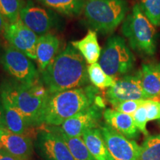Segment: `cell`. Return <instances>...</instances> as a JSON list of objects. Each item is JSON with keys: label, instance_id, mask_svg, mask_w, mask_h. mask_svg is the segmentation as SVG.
Returning a JSON list of instances; mask_svg holds the SVG:
<instances>
[{"label": "cell", "instance_id": "obj_26", "mask_svg": "<svg viewBox=\"0 0 160 160\" xmlns=\"http://www.w3.org/2000/svg\"><path fill=\"white\" fill-rule=\"evenodd\" d=\"M140 8L154 26H160V0H141Z\"/></svg>", "mask_w": 160, "mask_h": 160}, {"label": "cell", "instance_id": "obj_6", "mask_svg": "<svg viewBox=\"0 0 160 160\" xmlns=\"http://www.w3.org/2000/svg\"><path fill=\"white\" fill-rule=\"evenodd\" d=\"M135 58L125 40L119 36L108 39L102 51L99 64L108 75L115 79L133 69Z\"/></svg>", "mask_w": 160, "mask_h": 160}, {"label": "cell", "instance_id": "obj_8", "mask_svg": "<svg viewBox=\"0 0 160 160\" xmlns=\"http://www.w3.org/2000/svg\"><path fill=\"white\" fill-rule=\"evenodd\" d=\"M99 129L113 160H140L141 146L128 139L106 123Z\"/></svg>", "mask_w": 160, "mask_h": 160}, {"label": "cell", "instance_id": "obj_30", "mask_svg": "<svg viewBox=\"0 0 160 160\" xmlns=\"http://www.w3.org/2000/svg\"><path fill=\"white\" fill-rule=\"evenodd\" d=\"M0 160H19L17 157H13L5 149L0 150Z\"/></svg>", "mask_w": 160, "mask_h": 160}, {"label": "cell", "instance_id": "obj_32", "mask_svg": "<svg viewBox=\"0 0 160 160\" xmlns=\"http://www.w3.org/2000/svg\"><path fill=\"white\" fill-rule=\"evenodd\" d=\"M6 24H7V21H6L3 16L0 13V37L3 36L4 31H5V28Z\"/></svg>", "mask_w": 160, "mask_h": 160}, {"label": "cell", "instance_id": "obj_14", "mask_svg": "<svg viewBox=\"0 0 160 160\" xmlns=\"http://www.w3.org/2000/svg\"><path fill=\"white\" fill-rule=\"evenodd\" d=\"M2 148L19 160H31L33 144L29 137L16 134L6 130L0 138Z\"/></svg>", "mask_w": 160, "mask_h": 160}, {"label": "cell", "instance_id": "obj_17", "mask_svg": "<svg viewBox=\"0 0 160 160\" xmlns=\"http://www.w3.org/2000/svg\"><path fill=\"white\" fill-rule=\"evenodd\" d=\"M140 71L142 88L147 99L160 102V63L143 64Z\"/></svg>", "mask_w": 160, "mask_h": 160}, {"label": "cell", "instance_id": "obj_5", "mask_svg": "<svg viewBox=\"0 0 160 160\" xmlns=\"http://www.w3.org/2000/svg\"><path fill=\"white\" fill-rule=\"evenodd\" d=\"M122 31L129 45L139 54L152 57L157 52V33L154 25L145 17L139 4H136L124 20Z\"/></svg>", "mask_w": 160, "mask_h": 160}, {"label": "cell", "instance_id": "obj_24", "mask_svg": "<svg viewBox=\"0 0 160 160\" xmlns=\"http://www.w3.org/2000/svg\"><path fill=\"white\" fill-rule=\"evenodd\" d=\"M25 4L24 0H0V13L7 22L14 23L20 19V13Z\"/></svg>", "mask_w": 160, "mask_h": 160}, {"label": "cell", "instance_id": "obj_19", "mask_svg": "<svg viewBox=\"0 0 160 160\" xmlns=\"http://www.w3.org/2000/svg\"><path fill=\"white\" fill-rule=\"evenodd\" d=\"M82 138L96 160H113L99 128L88 130Z\"/></svg>", "mask_w": 160, "mask_h": 160}, {"label": "cell", "instance_id": "obj_11", "mask_svg": "<svg viewBox=\"0 0 160 160\" xmlns=\"http://www.w3.org/2000/svg\"><path fill=\"white\" fill-rule=\"evenodd\" d=\"M3 37L10 45L31 59H37V45L39 37L28 28L21 19L14 23L7 22Z\"/></svg>", "mask_w": 160, "mask_h": 160}, {"label": "cell", "instance_id": "obj_28", "mask_svg": "<svg viewBox=\"0 0 160 160\" xmlns=\"http://www.w3.org/2000/svg\"><path fill=\"white\" fill-rule=\"evenodd\" d=\"M146 100L147 99L128 100V101L122 102L113 108L116 111L132 116L140 106L145 103Z\"/></svg>", "mask_w": 160, "mask_h": 160}, {"label": "cell", "instance_id": "obj_1", "mask_svg": "<svg viewBox=\"0 0 160 160\" xmlns=\"http://www.w3.org/2000/svg\"><path fill=\"white\" fill-rule=\"evenodd\" d=\"M88 80L86 61L71 43L42 72V82L51 94L79 88Z\"/></svg>", "mask_w": 160, "mask_h": 160}, {"label": "cell", "instance_id": "obj_12", "mask_svg": "<svg viewBox=\"0 0 160 160\" xmlns=\"http://www.w3.org/2000/svg\"><path fill=\"white\" fill-rule=\"evenodd\" d=\"M106 99L113 107L128 100L148 99L142 88L141 71L117 80L115 85L106 91Z\"/></svg>", "mask_w": 160, "mask_h": 160}, {"label": "cell", "instance_id": "obj_29", "mask_svg": "<svg viewBox=\"0 0 160 160\" xmlns=\"http://www.w3.org/2000/svg\"><path fill=\"white\" fill-rule=\"evenodd\" d=\"M145 106L147 110L148 121L160 119V102L151 99H147Z\"/></svg>", "mask_w": 160, "mask_h": 160}, {"label": "cell", "instance_id": "obj_9", "mask_svg": "<svg viewBox=\"0 0 160 160\" xmlns=\"http://www.w3.org/2000/svg\"><path fill=\"white\" fill-rule=\"evenodd\" d=\"M33 145L42 160H73L62 137L50 128L38 133Z\"/></svg>", "mask_w": 160, "mask_h": 160}, {"label": "cell", "instance_id": "obj_4", "mask_svg": "<svg viewBox=\"0 0 160 160\" xmlns=\"http://www.w3.org/2000/svg\"><path fill=\"white\" fill-rule=\"evenodd\" d=\"M126 0H85L84 15L88 25L102 34L113 33L127 17Z\"/></svg>", "mask_w": 160, "mask_h": 160}, {"label": "cell", "instance_id": "obj_22", "mask_svg": "<svg viewBox=\"0 0 160 160\" xmlns=\"http://www.w3.org/2000/svg\"><path fill=\"white\" fill-rule=\"evenodd\" d=\"M53 131L57 132L62 137L71 151L73 160H96L95 158L90 153L87 146L84 142L82 137H70L61 132L57 131L53 127H50Z\"/></svg>", "mask_w": 160, "mask_h": 160}, {"label": "cell", "instance_id": "obj_2", "mask_svg": "<svg viewBox=\"0 0 160 160\" xmlns=\"http://www.w3.org/2000/svg\"><path fill=\"white\" fill-rule=\"evenodd\" d=\"M50 94L39 79L30 83L5 81L0 86V97L7 100L23 116L29 127H37L44 123Z\"/></svg>", "mask_w": 160, "mask_h": 160}, {"label": "cell", "instance_id": "obj_13", "mask_svg": "<svg viewBox=\"0 0 160 160\" xmlns=\"http://www.w3.org/2000/svg\"><path fill=\"white\" fill-rule=\"evenodd\" d=\"M102 117V108L93 104L82 111L67 119L59 127L53 126L57 131L70 137H82L86 131L96 128Z\"/></svg>", "mask_w": 160, "mask_h": 160}, {"label": "cell", "instance_id": "obj_18", "mask_svg": "<svg viewBox=\"0 0 160 160\" xmlns=\"http://www.w3.org/2000/svg\"><path fill=\"white\" fill-rule=\"evenodd\" d=\"M71 45L81 53L89 65L97 63L101 56L102 49L98 42L97 32L89 30L85 37L71 42Z\"/></svg>", "mask_w": 160, "mask_h": 160}, {"label": "cell", "instance_id": "obj_34", "mask_svg": "<svg viewBox=\"0 0 160 160\" xmlns=\"http://www.w3.org/2000/svg\"><path fill=\"white\" fill-rule=\"evenodd\" d=\"M2 144L0 143V150H1V149H2Z\"/></svg>", "mask_w": 160, "mask_h": 160}, {"label": "cell", "instance_id": "obj_3", "mask_svg": "<svg viewBox=\"0 0 160 160\" xmlns=\"http://www.w3.org/2000/svg\"><path fill=\"white\" fill-rule=\"evenodd\" d=\"M98 93L97 88L89 85L50 94L45 110L44 123L60 126L67 119L96 104Z\"/></svg>", "mask_w": 160, "mask_h": 160}, {"label": "cell", "instance_id": "obj_33", "mask_svg": "<svg viewBox=\"0 0 160 160\" xmlns=\"http://www.w3.org/2000/svg\"><path fill=\"white\" fill-rule=\"evenodd\" d=\"M5 131H6V130L2 129V128H0V138H1L2 136L3 135V133H5Z\"/></svg>", "mask_w": 160, "mask_h": 160}, {"label": "cell", "instance_id": "obj_10", "mask_svg": "<svg viewBox=\"0 0 160 160\" xmlns=\"http://www.w3.org/2000/svg\"><path fill=\"white\" fill-rule=\"evenodd\" d=\"M20 19L39 37L49 33L59 24L54 12L36 5L31 1L25 2L20 13Z\"/></svg>", "mask_w": 160, "mask_h": 160}, {"label": "cell", "instance_id": "obj_16", "mask_svg": "<svg viewBox=\"0 0 160 160\" xmlns=\"http://www.w3.org/2000/svg\"><path fill=\"white\" fill-rule=\"evenodd\" d=\"M60 41L57 36L48 33L40 36L37 45V62L39 69L43 72L58 55Z\"/></svg>", "mask_w": 160, "mask_h": 160}, {"label": "cell", "instance_id": "obj_15", "mask_svg": "<svg viewBox=\"0 0 160 160\" xmlns=\"http://www.w3.org/2000/svg\"><path fill=\"white\" fill-rule=\"evenodd\" d=\"M105 123L128 139H136L139 137V130L135 125L131 115L126 114L115 109L107 108L103 112Z\"/></svg>", "mask_w": 160, "mask_h": 160}, {"label": "cell", "instance_id": "obj_27", "mask_svg": "<svg viewBox=\"0 0 160 160\" xmlns=\"http://www.w3.org/2000/svg\"><path fill=\"white\" fill-rule=\"evenodd\" d=\"M132 117H133L137 129L139 131H141L146 137H148V131L146 128V125H147L148 119L147 110H146L145 104L140 106L139 108L134 112V113L132 115Z\"/></svg>", "mask_w": 160, "mask_h": 160}, {"label": "cell", "instance_id": "obj_31", "mask_svg": "<svg viewBox=\"0 0 160 160\" xmlns=\"http://www.w3.org/2000/svg\"><path fill=\"white\" fill-rule=\"evenodd\" d=\"M0 128L2 129L7 130L5 118V111H4V108L2 102L1 98H0Z\"/></svg>", "mask_w": 160, "mask_h": 160}, {"label": "cell", "instance_id": "obj_23", "mask_svg": "<svg viewBox=\"0 0 160 160\" xmlns=\"http://www.w3.org/2000/svg\"><path fill=\"white\" fill-rule=\"evenodd\" d=\"M88 73L89 80L97 88H109L114 85L117 81L113 77L108 75L97 62L88 67Z\"/></svg>", "mask_w": 160, "mask_h": 160}, {"label": "cell", "instance_id": "obj_7", "mask_svg": "<svg viewBox=\"0 0 160 160\" xmlns=\"http://www.w3.org/2000/svg\"><path fill=\"white\" fill-rule=\"evenodd\" d=\"M0 64L13 80L22 83L33 82L39 79V72L31 59L10 45L0 54Z\"/></svg>", "mask_w": 160, "mask_h": 160}, {"label": "cell", "instance_id": "obj_21", "mask_svg": "<svg viewBox=\"0 0 160 160\" xmlns=\"http://www.w3.org/2000/svg\"><path fill=\"white\" fill-rule=\"evenodd\" d=\"M45 6L67 16H77L84 10L85 0H39Z\"/></svg>", "mask_w": 160, "mask_h": 160}, {"label": "cell", "instance_id": "obj_25", "mask_svg": "<svg viewBox=\"0 0 160 160\" xmlns=\"http://www.w3.org/2000/svg\"><path fill=\"white\" fill-rule=\"evenodd\" d=\"M140 160H160V134L146 137L141 146Z\"/></svg>", "mask_w": 160, "mask_h": 160}, {"label": "cell", "instance_id": "obj_20", "mask_svg": "<svg viewBox=\"0 0 160 160\" xmlns=\"http://www.w3.org/2000/svg\"><path fill=\"white\" fill-rule=\"evenodd\" d=\"M1 100L5 111L6 127L8 131L16 134L25 135L27 130L30 128L25 118L7 100L2 98H1Z\"/></svg>", "mask_w": 160, "mask_h": 160}]
</instances>
